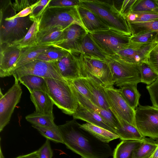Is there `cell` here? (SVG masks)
<instances>
[{
  "instance_id": "obj_1",
  "label": "cell",
  "mask_w": 158,
  "mask_h": 158,
  "mask_svg": "<svg viewBox=\"0 0 158 158\" xmlns=\"http://www.w3.org/2000/svg\"><path fill=\"white\" fill-rule=\"evenodd\" d=\"M63 144L82 158H109L112 151L104 143L84 130L73 119L58 126Z\"/></svg>"
},
{
  "instance_id": "obj_2",
  "label": "cell",
  "mask_w": 158,
  "mask_h": 158,
  "mask_svg": "<svg viewBox=\"0 0 158 158\" xmlns=\"http://www.w3.org/2000/svg\"><path fill=\"white\" fill-rule=\"evenodd\" d=\"M15 11L11 1H0V44H12L22 39L33 22L30 14L13 18Z\"/></svg>"
},
{
  "instance_id": "obj_3",
  "label": "cell",
  "mask_w": 158,
  "mask_h": 158,
  "mask_svg": "<svg viewBox=\"0 0 158 158\" xmlns=\"http://www.w3.org/2000/svg\"><path fill=\"white\" fill-rule=\"evenodd\" d=\"M80 5L95 14L109 28L131 34L128 22L114 2L107 1L80 0Z\"/></svg>"
},
{
  "instance_id": "obj_4",
  "label": "cell",
  "mask_w": 158,
  "mask_h": 158,
  "mask_svg": "<svg viewBox=\"0 0 158 158\" xmlns=\"http://www.w3.org/2000/svg\"><path fill=\"white\" fill-rule=\"evenodd\" d=\"M73 24L79 25L85 30L77 6H47L40 16L39 31L55 28L64 30Z\"/></svg>"
},
{
  "instance_id": "obj_5",
  "label": "cell",
  "mask_w": 158,
  "mask_h": 158,
  "mask_svg": "<svg viewBox=\"0 0 158 158\" xmlns=\"http://www.w3.org/2000/svg\"><path fill=\"white\" fill-rule=\"evenodd\" d=\"M44 78L48 86V94L54 104L64 113L72 116L77 106L78 102L69 81Z\"/></svg>"
},
{
  "instance_id": "obj_6",
  "label": "cell",
  "mask_w": 158,
  "mask_h": 158,
  "mask_svg": "<svg viewBox=\"0 0 158 158\" xmlns=\"http://www.w3.org/2000/svg\"><path fill=\"white\" fill-rule=\"evenodd\" d=\"M88 33L98 47L108 56H113L127 47L132 36L110 28Z\"/></svg>"
},
{
  "instance_id": "obj_7",
  "label": "cell",
  "mask_w": 158,
  "mask_h": 158,
  "mask_svg": "<svg viewBox=\"0 0 158 158\" xmlns=\"http://www.w3.org/2000/svg\"><path fill=\"white\" fill-rule=\"evenodd\" d=\"M79 53L78 59L82 77L90 76L105 88L114 85L110 69L105 60L91 58Z\"/></svg>"
},
{
  "instance_id": "obj_8",
  "label": "cell",
  "mask_w": 158,
  "mask_h": 158,
  "mask_svg": "<svg viewBox=\"0 0 158 158\" xmlns=\"http://www.w3.org/2000/svg\"><path fill=\"white\" fill-rule=\"evenodd\" d=\"M111 73L114 85L120 88L141 82L139 64L125 62L113 56L106 59Z\"/></svg>"
},
{
  "instance_id": "obj_9",
  "label": "cell",
  "mask_w": 158,
  "mask_h": 158,
  "mask_svg": "<svg viewBox=\"0 0 158 158\" xmlns=\"http://www.w3.org/2000/svg\"><path fill=\"white\" fill-rule=\"evenodd\" d=\"M135 111L136 127L142 135L158 139V108L139 105Z\"/></svg>"
},
{
  "instance_id": "obj_10",
  "label": "cell",
  "mask_w": 158,
  "mask_h": 158,
  "mask_svg": "<svg viewBox=\"0 0 158 158\" xmlns=\"http://www.w3.org/2000/svg\"><path fill=\"white\" fill-rule=\"evenodd\" d=\"M28 75L60 80L65 79L62 76L55 61L36 60L18 68L12 74L18 80L21 77Z\"/></svg>"
},
{
  "instance_id": "obj_11",
  "label": "cell",
  "mask_w": 158,
  "mask_h": 158,
  "mask_svg": "<svg viewBox=\"0 0 158 158\" xmlns=\"http://www.w3.org/2000/svg\"><path fill=\"white\" fill-rule=\"evenodd\" d=\"M105 91L109 109L114 116L118 117L136 127L135 110L127 102L119 89L112 86L105 88Z\"/></svg>"
},
{
  "instance_id": "obj_12",
  "label": "cell",
  "mask_w": 158,
  "mask_h": 158,
  "mask_svg": "<svg viewBox=\"0 0 158 158\" xmlns=\"http://www.w3.org/2000/svg\"><path fill=\"white\" fill-rule=\"evenodd\" d=\"M15 79V83L13 86L0 98V132L9 123L22 94L19 81L16 78Z\"/></svg>"
},
{
  "instance_id": "obj_13",
  "label": "cell",
  "mask_w": 158,
  "mask_h": 158,
  "mask_svg": "<svg viewBox=\"0 0 158 158\" xmlns=\"http://www.w3.org/2000/svg\"><path fill=\"white\" fill-rule=\"evenodd\" d=\"M158 43L145 44L130 42L126 48L112 56L128 63L139 64L145 61L150 51Z\"/></svg>"
},
{
  "instance_id": "obj_14",
  "label": "cell",
  "mask_w": 158,
  "mask_h": 158,
  "mask_svg": "<svg viewBox=\"0 0 158 158\" xmlns=\"http://www.w3.org/2000/svg\"><path fill=\"white\" fill-rule=\"evenodd\" d=\"M0 77L10 76V72L21 54L23 48L12 44H0Z\"/></svg>"
},
{
  "instance_id": "obj_15",
  "label": "cell",
  "mask_w": 158,
  "mask_h": 158,
  "mask_svg": "<svg viewBox=\"0 0 158 158\" xmlns=\"http://www.w3.org/2000/svg\"><path fill=\"white\" fill-rule=\"evenodd\" d=\"M78 53L69 52L64 57L55 61L62 77L72 80L82 77L79 62Z\"/></svg>"
},
{
  "instance_id": "obj_16",
  "label": "cell",
  "mask_w": 158,
  "mask_h": 158,
  "mask_svg": "<svg viewBox=\"0 0 158 158\" xmlns=\"http://www.w3.org/2000/svg\"><path fill=\"white\" fill-rule=\"evenodd\" d=\"M69 81L73 92L78 102L99 114L108 123L115 133L116 131L119 127V125L117 120L110 109H104L94 104L90 100L78 92L72 85L70 81Z\"/></svg>"
},
{
  "instance_id": "obj_17",
  "label": "cell",
  "mask_w": 158,
  "mask_h": 158,
  "mask_svg": "<svg viewBox=\"0 0 158 158\" xmlns=\"http://www.w3.org/2000/svg\"><path fill=\"white\" fill-rule=\"evenodd\" d=\"M64 41L57 46L69 52L74 50L83 37L88 33L84 28L77 24L70 26L64 30Z\"/></svg>"
},
{
  "instance_id": "obj_18",
  "label": "cell",
  "mask_w": 158,
  "mask_h": 158,
  "mask_svg": "<svg viewBox=\"0 0 158 158\" xmlns=\"http://www.w3.org/2000/svg\"><path fill=\"white\" fill-rule=\"evenodd\" d=\"M72 116L74 119L84 121L115 133V131L101 116L78 102L77 109Z\"/></svg>"
},
{
  "instance_id": "obj_19",
  "label": "cell",
  "mask_w": 158,
  "mask_h": 158,
  "mask_svg": "<svg viewBox=\"0 0 158 158\" xmlns=\"http://www.w3.org/2000/svg\"><path fill=\"white\" fill-rule=\"evenodd\" d=\"M84 78L90 93L91 101L102 109L106 110L110 109L106 97L105 88L92 77L88 76Z\"/></svg>"
},
{
  "instance_id": "obj_20",
  "label": "cell",
  "mask_w": 158,
  "mask_h": 158,
  "mask_svg": "<svg viewBox=\"0 0 158 158\" xmlns=\"http://www.w3.org/2000/svg\"><path fill=\"white\" fill-rule=\"evenodd\" d=\"M77 8L82 22L88 33L109 28L91 10L80 5L77 6Z\"/></svg>"
},
{
  "instance_id": "obj_21",
  "label": "cell",
  "mask_w": 158,
  "mask_h": 158,
  "mask_svg": "<svg viewBox=\"0 0 158 158\" xmlns=\"http://www.w3.org/2000/svg\"><path fill=\"white\" fill-rule=\"evenodd\" d=\"M64 31L55 28L39 31L37 35V45L49 46L60 44L64 40Z\"/></svg>"
},
{
  "instance_id": "obj_22",
  "label": "cell",
  "mask_w": 158,
  "mask_h": 158,
  "mask_svg": "<svg viewBox=\"0 0 158 158\" xmlns=\"http://www.w3.org/2000/svg\"><path fill=\"white\" fill-rule=\"evenodd\" d=\"M91 58L105 60L107 56L95 44L88 32L73 51Z\"/></svg>"
},
{
  "instance_id": "obj_23",
  "label": "cell",
  "mask_w": 158,
  "mask_h": 158,
  "mask_svg": "<svg viewBox=\"0 0 158 158\" xmlns=\"http://www.w3.org/2000/svg\"><path fill=\"white\" fill-rule=\"evenodd\" d=\"M30 99L35 108V111L53 115L54 104L47 93L40 91H34L30 93Z\"/></svg>"
},
{
  "instance_id": "obj_24",
  "label": "cell",
  "mask_w": 158,
  "mask_h": 158,
  "mask_svg": "<svg viewBox=\"0 0 158 158\" xmlns=\"http://www.w3.org/2000/svg\"><path fill=\"white\" fill-rule=\"evenodd\" d=\"M49 46L37 45L23 48L17 61L10 71V76L16 69L36 60L39 55Z\"/></svg>"
},
{
  "instance_id": "obj_25",
  "label": "cell",
  "mask_w": 158,
  "mask_h": 158,
  "mask_svg": "<svg viewBox=\"0 0 158 158\" xmlns=\"http://www.w3.org/2000/svg\"><path fill=\"white\" fill-rule=\"evenodd\" d=\"M115 117L119 125V127L115 133L121 140H142L145 137L136 127L118 117Z\"/></svg>"
},
{
  "instance_id": "obj_26",
  "label": "cell",
  "mask_w": 158,
  "mask_h": 158,
  "mask_svg": "<svg viewBox=\"0 0 158 158\" xmlns=\"http://www.w3.org/2000/svg\"><path fill=\"white\" fill-rule=\"evenodd\" d=\"M80 127L104 143H108L113 140L119 138L116 133L88 123L80 124Z\"/></svg>"
},
{
  "instance_id": "obj_27",
  "label": "cell",
  "mask_w": 158,
  "mask_h": 158,
  "mask_svg": "<svg viewBox=\"0 0 158 158\" xmlns=\"http://www.w3.org/2000/svg\"><path fill=\"white\" fill-rule=\"evenodd\" d=\"M142 140H122L114 149L113 158H132L133 152L140 145Z\"/></svg>"
},
{
  "instance_id": "obj_28",
  "label": "cell",
  "mask_w": 158,
  "mask_h": 158,
  "mask_svg": "<svg viewBox=\"0 0 158 158\" xmlns=\"http://www.w3.org/2000/svg\"><path fill=\"white\" fill-rule=\"evenodd\" d=\"M18 81L28 89L30 93L40 91L48 93L47 85L45 78L38 76L28 75L20 77Z\"/></svg>"
},
{
  "instance_id": "obj_29",
  "label": "cell",
  "mask_w": 158,
  "mask_h": 158,
  "mask_svg": "<svg viewBox=\"0 0 158 158\" xmlns=\"http://www.w3.org/2000/svg\"><path fill=\"white\" fill-rule=\"evenodd\" d=\"M40 16L35 19L33 22L25 37L12 44L24 48L37 45V35L39 31Z\"/></svg>"
},
{
  "instance_id": "obj_30",
  "label": "cell",
  "mask_w": 158,
  "mask_h": 158,
  "mask_svg": "<svg viewBox=\"0 0 158 158\" xmlns=\"http://www.w3.org/2000/svg\"><path fill=\"white\" fill-rule=\"evenodd\" d=\"M144 137L133 152L132 158H149L158 145V139Z\"/></svg>"
},
{
  "instance_id": "obj_31",
  "label": "cell",
  "mask_w": 158,
  "mask_h": 158,
  "mask_svg": "<svg viewBox=\"0 0 158 158\" xmlns=\"http://www.w3.org/2000/svg\"><path fill=\"white\" fill-rule=\"evenodd\" d=\"M137 85H128L122 87L118 89L124 99L134 110L139 105V100L141 95L137 89Z\"/></svg>"
},
{
  "instance_id": "obj_32",
  "label": "cell",
  "mask_w": 158,
  "mask_h": 158,
  "mask_svg": "<svg viewBox=\"0 0 158 158\" xmlns=\"http://www.w3.org/2000/svg\"><path fill=\"white\" fill-rule=\"evenodd\" d=\"M25 119L32 125L48 127L55 125L54 115L49 114L36 111L27 115Z\"/></svg>"
},
{
  "instance_id": "obj_33",
  "label": "cell",
  "mask_w": 158,
  "mask_h": 158,
  "mask_svg": "<svg viewBox=\"0 0 158 158\" xmlns=\"http://www.w3.org/2000/svg\"><path fill=\"white\" fill-rule=\"evenodd\" d=\"M132 36L150 31L157 33L156 42L158 43V20L147 22L128 23Z\"/></svg>"
},
{
  "instance_id": "obj_34",
  "label": "cell",
  "mask_w": 158,
  "mask_h": 158,
  "mask_svg": "<svg viewBox=\"0 0 158 158\" xmlns=\"http://www.w3.org/2000/svg\"><path fill=\"white\" fill-rule=\"evenodd\" d=\"M69 52L57 46H50L39 55L36 60L55 61L67 55Z\"/></svg>"
},
{
  "instance_id": "obj_35",
  "label": "cell",
  "mask_w": 158,
  "mask_h": 158,
  "mask_svg": "<svg viewBox=\"0 0 158 158\" xmlns=\"http://www.w3.org/2000/svg\"><path fill=\"white\" fill-rule=\"evenodd\" d=\"M32 127L47 139L56 143H63L62 136L58 126L45 127L32 125Z\"/></svg>"
},
{
  "instance_id": "obj_36",
  "label": "cell",
  "mask_w": 158,
  "mask_h": 158,
  "mask_svg": "<svg viewBox=\"0 0 158 158\" xmlns=\"http://www.w3.org/2000/svg\"><path fill=\"white\" fill-rule=\"evenodd\" d=\"M141 82L149 85L158 78V75L145 61L139 64Z\"/></svg>"
},
{
  "instance_id": "obj_37",
  "label": "cell",
  "mask_w": 158,
  "mask_h": 158,
  "mask_svg": "<svg viewBox=\"0 0 158 158\" xmlns=\"http://www.w3.org/2000/svg\"><path fill=\"white\" fill-rule=\"evenodd\" d=\"M131 12H153L158 13L155 0H136Z\"/></svg>"
},
{
  "instance_id": "obj_38",
  "label": "cell",
  "mask_w": 158,
  "mask_h": 158,
  "mask_svg": "<svg viewBox=\"0 0 158 158\" xmlns=\"http://www.w3.org/2000/svg\"><path fill=\"white\" fill-rule=\"evenodd\" d=\"M69 80L78 92L91 100L90 93L85 83L84 77H79Z\"/></svg>"
},
{
  "instance_id": "obj_39",
  "label": "cell",
  "mask_w": 158,
  "mask_h": 158,
  "mask_svg": "<svg viewBox=\"0 0 158 158\" xmlns=\"http://www.w3.org/2000/svg\"><path fill=\"white\" fill-rule=\"evenodd\" d=\"M156 36L157 33L155 31H150L135 36L132 35L130 42L141 44L156 42Z\"/></svg>"
},
{
  "instance_id": "obj_40",
  "label": "cell",
  "mask_w": 158,
  "mask_h": 158,
  "mask_svg": "<svg viewBox=\"0 0 158 158\" xmlns=\"http://www.w3.org/2000/svg\"><path fill=\"white\" fill-rule=\"evenodd\" d=\"M145 61L158 75V44L150 51Z\"/></svg>"
},
{
  "instance_id": "obj_41",
  "label": "cell",
  "mask_w": 158,
  "mask_h": 158,
  "mask_svg": "<svg viewBox=\"0 0 158 158\" xmlns=\"http://www.w3.org/2000/svg\"><path fill=\"white\" fill-rule=\"evenodd\" d=\"M133 13L135 14V19L134 21L131 23L147 22L158 20V13L153 12Z\"/></svg>"
},
{
  "instance_id": "obj_42",
  "label": "cell",
  "mask_w": 158,
  "mask_h": 158,
  "mask_svg": "<svg viewBox=\"0 0 158 158\" xmlns=\"http://www.w3.org/2000/svg\"><path fill=\"white\" fill-rule=\"evenodd\" d=\"M153 106L158 108V78L152 84L146 87Z\"/></svg>"
},
{
  "instance_id": "obj_43",
  "label": "cell",
  "mask_w": 158,
  "mask_h": 158,
  "mask_svg": "<svg viewBox=\"0 0 158 158\" xmlns=\"http://www.w3.org/2000/svg\"><path fill=\"white\" fill-rule=\"evenodd\" d=\"M80 5V0H51L48 6L64 7L77 6Z\"/></svg>"
},
{
  "instance_id": "obj_44",
  "label": "cell",
  "mask_w": 158,
  "mask_h": 158,
  "mask_svg": "<svg viewBox=\"0 0 158 158\" xmlns=\"http://www.w3.org/2000/svg\"><path fill=\"white\" fill-rule=\"evenodd\" d=\"M51 0H39L37 4L33 9L32 13L30 14L31 18L34 19L40 17L42 13L48 6Z\"/></svg>"
},
{
  "instance_id": "obj_45",
  "label": "cell",
  "mask_w": 158,
  "mask_h": 158,
  "mask_svg": "<svg viewBox=\"0 0 158 158\" xmlns=\"http://www.w3.org/2000/svg\"><path fill=\"white\" fill-rule=\"evenodd\" d=\"M38 150L39 158H52L53 156V152L48 139H46L44 143Z\"/></svg>"
},
{
  "instance_id": "obj_46",
  "label": "cell",
  "mask_w": 158,
  "mask_h": 158,
  "mask_svg": "<svg viewBox=\"0 0 158 158\" xmlns=\"http://www.w3.org/2000/svg\"><path fill=\"white\" fill-rule=\"evenodd\" d=\"M136 0H124L123 1L120 12L125 17L130 14L132 8Z\"/></svg>"
},
{
  "instance_id": "obj_47",
  "label": "cell",
  "mask_w": 158,
  "mask_h": 158,
  "mask_svg": "<svg viewBox=\"0 0 158 158\" xmlns=\"http://www.w3.org/2000/svg\"><path fill=\"white\" fill-rule=\"evenodd\" d=\"M39 0L30 6L27 7L17 13L18 11L15 9V11L12 16L13 18L24 17L28 16L31 14L35 6L37 4Z\"/></svg>"
},
{
  "instance_id": "obj_48",
  "label": "cell",
  "mask_w": 158,
  "mask_h": 158,
  "mask_svg": "<svg viewBox=\"0 0 158 158\" xmlns=\"http://www.w3.org/2000/svg\"><path fill=\"white\" fill-rule=\"evenodd\" d=\"M15 158H39L38 150L27 154L19 156Z\"/></svg>"
},
{
  "instance_id": "obj_49",
  "label": "cell",
  "mask_w": 158,
  "mask_h": 158,
  "mask_svg": "<svg viewBox=\"0 0 158 158\" xmlns=\"http://www.w3.org/2000/svg\"><path fill=\"white\" fill-rule=\"evenodd\" d=\"M149 158H158V145Z\"/></svg>"
},
{
  "instance_id": "obj_50",
  "label": "cell",
  "mask_w": 158,
  "mask_h": 158,
  "mask_svg": "<svg viewBox=\"0 0 158 158\" xmlns=\"http://www.w3.org/2000/svg\"><path fill=\"white\" fill-rule=\"evenodd\" d=\"M0 158H4V156L2 152L1 148H0Z\"/></svg>"
},
{
  "instance_id": "obj_51",
  "label": "cell",
  "mask_w": 158,
  "mask_h": 158,
  "mask_svg": "<svg viewBox=\"0 0 158 158\" xmlns=\"http://www.w3.org/2000/svg\"><path fill=\"white\" fill-rule=\"evenodd\" d=\"M155 1L158 7V0H155Z\"/></svg>"
}]
</instances>
